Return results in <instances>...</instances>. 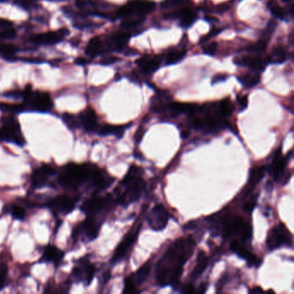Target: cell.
<instances>
[{
  "instance_id": "cell-1",
  "label": "cell",
  "mask_w": 294,
  "mask_h": 294,
  "mask_svg": "<svg viewBox=\"0 0 294 294\" xmlns=\"http://www.w3.org/2000/svg\"><path fill=\"white\" fill-rule=\"evenodd\" d=\"M193 237H182L176 240L157 263V282L160 287L172 285L176 287L183 272V267L193 255L195 249Z\"/></svg>"
},
{
  "instance_id": "cell-2",
  "label": "cell",
  "mask_w": 294,
  "mask_h": 294,
  "mask_svg": "<svg viewBox=\"0 0 294 294\" xmlns=\"http://www.w3.org/2000/svg\"><path fill=\"white\" fill-rule=\"evenodd\" d=\"M98 170L99 168L93 164L69 163L63 167L58 181L67 188H77L85 182H91Z\"/></svg>"
},
{
  "instance_id": "cell-3",
  "label": "cell",
  "mask_w": 294,
  "mask_h": 294,
  "mask_svg": "<svg viewBox=\"0 0 294 294\" xmlns=\"http://www.w3.org/2000/svg\"><path fill=\"white\" fill-rule=\"evenodd\" d=\"M142 169L136 166H131L121 181L124 188V193L118 196V202L123 205H128L139 200L145 190V181L142 180Z\"/></svg>"
},
{
  "instance_id": "cell-4",
  "label": "cell",
  "mask_w": 294,
  "mask_h": 294,
  "mask_svg": "<svg viewBox=\"0 0 294 294\" xmlns=\"http://www.w3.org/2000/svg\"><path fill=\"white\" fill-rule=\"evenodd\" d=\"M222 233L225 237L238 236L244 242L252 237L251 226L239 217L226 218L222 223Z\"/></svg>"
},
{
  "instance_id": "cell-5",
  "label": "cell",
  "mask_w": 294,
  "mask_h": 294,
  "mask_svg": "<svg viewBox=\"0 0 294 294\" xmlns=\"http://www.w3.org/2000/svg\"><path fill=\"white\" fill-rule=\"evenodd\" d=\"M0 128V139L6 142H13L18 145H24L25 140L23 136L19 121L13 116H4Z\"/></svg>"
},
{
  "instance_id": "cell-6",
  "label": "cell",
  "mask_w": 294,
  "mask_h": 294,
  "mask_svg": "<svg viewBox=\"0 0 294 294\" xmlns=\"http://www.w3.org/2000/svg\"><path fill=\"white\" fill-rule=\"evenodd\" d=\"M266 244L269 250H274L283 246L291 247L293 245V236L284 224H279L269 230Z\"/></svg>"
},
{
  "instance_id": "cell-7",
  "label": "cell",
  "mask_w": 294,
  "mask_h": 294,
  "mask_svg": "<svg viewBox=\"0 0 294 294\" xmlns=\"http://www.w3.org/2000/svg\"><path fill=\"white\" fill-rule=\"evenodd\" d=\"M156 9V3L150 0H131L116 12L117 17L129 18L131 16L143 17Z\"/></svg>"
},
{
  "instance_id": "cell-8",
  "label": "cell",
  "mask_w": 294,
  "mask_h": 294,
  "mask_svg": "<svg viewBox=\"0 0 294 294\" xmlns=\"http://www.w3.org/2000/svg\"><path fill=\"white\" fill-rule=\"evenodd\" d=\"M23 98L29 106L37 112L46 113L50 111L53 107V101L47 92H34L30 89H26L25 91H23Z\"/></svg>"
},
{
  "instance_id": "cell-9",
  "label": "cell",
  "mask_w": 294,
  "mask_h": 294,
  "mask_svg": "<svg viewBox=\"0 0 294 294\" xmlns=\"http://www.w3.org/2000/svg\"><path fill=\"white\" fill-rule=\"evenodd\" d=\"M292 153L293 151L291 150L288 156L282 157L281 156V148H279L278 150L274 153L272 163L270 164L269 167V175H271L272 178L277 181H281L282 180H285L284 183H287L288 176L287 177V175L285 174V168L287 167L288 160L292 157ZM288 178H290V177H288Z\"/></svg>"
},
{
  "instance_id": "cell-10",
  "label": "cell",
  "mask_w": 294,
  "mask_h": 294,
  "mask_svg": "<svg viewBox=\"0 0 294 294\" xmlns=\"http://www.w3.org/2000/svg\"><path fill=\"white\" fill-rule=\"evenodd\" d=\"M150 270H151V262H147L132 275L129 276L124 283V294L136 293L137 292L136 287L139 285H142L148 279Z\"/></svg>"
},
{
  "instance_id": "cell-11",
  "label": "cell",
  "mask_w": 294,
  "mask_h": 294,
  "mask_svg": "<svg viewBox=\"0 0 294 294\" xmlns=\"http://www.w3.org/2000/svg\"><path fill=\"white\" fill-rule=\"evenodd\" d=\"M169 215L162 204H157L148 215L149 226L155 231H160L166 228Z\"/></svg>"
},
{
  "instance_id": "cell-12",
  "label": "cell",
  "mask_w": 294,
  "mask_h": 294,
  "mask_svg": "<svg viewBox=\"0 0 294 294\" xmlns=\"http://www.w3.org/2000/svg\"><path fill=\"white\" fill-rule=\"evenodd\" d=\"M113 201L112 195L106 196L92 197L87 200L81 206V211L87 214L93 215L109 206Z\"/></svg>"
},
{
  "instance_id": "cell-13",
  "label": "cell",
  "mask_w": 294,
  "mask_h": 294,
  "mask_svg": "<svg viewBox=\"0 0 294 294\" xmlns=\"http://www.w3.org/2000/svg\"><path fill=\"white\" fill-rule=\"evenodd\" d=\"M140 229H141V226L139 225L136 228L135 227L133 230H131V232L128 233L127 235L125 236L124 240L118 245V247L116 248V251L113 255V262H119L120 260H122L127 254L128 252L130 251L133 246V244H135V242L136 241V237H137Z\"/></svg>"
},
{
  "instance_id": "cell-14",
  "label": "cell",
  "mask_w": 294,
  "mask_h": 294,
  "mask_svg": "<svg viewBox=\"0 0 294 294\" xmlns=\"http://www.w3.org/2000/svg\"><path fill=\"white\" fill-rule=\"evenodd\" d=\"M48 205L52 211L57 213L68 214L75 207V200L71 197L60 195L51 200Z\"/></svg>"
},
{
  "instance_id": "cell-15",
  "label": "cell",
  "mask_w": 294,
  "mask_h": 294,
  "mask_svg": "<svg viewBox=\"0 0 294 294\" xmlns=\"http://www.w3.org/2000/svg\"><path fill=\"white\" fill-rule=\"evenodd\" d=\"M65 36V29H61L59 31H50V32L37 34L33 36L30 38V41L34 44L52 45L61 42Z\"/></svg>"
},
{
  "instance_id": "cell-16",
  "label": "cell",
  "mask_w": 294,
  "mask_h": 294,
  "mask_svg": "<svg viewBox=\"0 0 294 294\" xmlns=\"http://www.w3.org/2000/svg\"><path fill=\"white\" fill-rule=\"evenodd\" d=\"M55 169L50 165H43L33 172L31 182L34 187H42L47 183L51 175L55 174Z\"/></svg>"
},
{
  "instance_id": "cell-17",
  "label": "cell",
  "mask_w": 294,
  "mask_h": 294,
  "mask_svg": "<svg viewBox=\"0 0 294 294\" xmlns=\"http://www.w3.org/2000/svg\"><path fill=\"white\" fill-rule=\"evenodd\" d=\"M80 118V122L83 124L86 131L97 133L99 125L98 123V116L94 110L91 107H88L81 113Z\"/></svg>"
},
{
  "instance_id": "cell-18",
  "label": "cell",
  "mask_w": 294,
  "mask_h": 294,
  "mask_svg": "<svg viewBox=\"0 0 294 294\" xmlns=\"http://www.w3.org/2000/svg\"><path fill=\"white\" fill-rule=\"evenodd\" d=\"M94 266L91 264L90 262H85L82 265L75 267L73 269V274L77 280L87 281L88 284L91 283V280L94 276Z\"/></svg>"
},
{
  "instance_id": "cell-19",
  "label": "cell",
  "mask_w": 294,
  "mask_h": 294,
  "mask_svg": "<svg viewBox=\"0 0 294 294\" xmlns=\"http://www.w3.org/2000/svg\"><path fill=\"white\" fill-rule=\"evenodd\" d=\"M234 62L237 65L247 66L255 71H261V72L264 71V69L269 63L268 60H264L260 57H253V56H245L243 58L235 59Z\"/></svg>"
},
{
  "instance_id": "cell-20",
  "label": "cell",
  "mask_w": 294,
  "mask_h": 294,
  "mask_svg": "<svg viewBox=\"0 0 294 294\" xmlns=\"http://www.w3.org/2000/svg\"><path fill=\"white\" fill-rule=\"evenodd\" d=\"M99 227L92 218H88L78 227L77 232L84 233L89 240H94L98 235Z\"/></svg>"
},
{
  "instance_id": "cell-21",
  "label": "cell",
  "mask_w": 294,
  "mask_h": 294,
  "mask_svg": "<svg viewBox=\"0 0 294 294\" xmlns=\"http://www.w3.org/2000/svg\"><path fill=\"white\" fill-rule=\"evenodd\" d=\"M170 15H175V18L177 17L181 19V25L185 28H188L190 26L193 25V23L195 22L197 19L196 12L189 8H184Z\"/></svg>"
},
{
  "instance_id": "cell-22",
  "label": "cell",
  "mask_w": 294,
  "mask_h": 294,
  "mask_svg": "<svg viewBox=\"0 0 294 294\" xmlns=\"http://www.w3.org/2000/svg\"><path fill=\"white\" fill-rule=\"evenodd\" d=\"M136 64L141 68L143 72L150 73H154L155 71H157V69L159 68L160 61L157 57L150 58V57L145 56V57H141V58L138 59L136 61Z\"/></svg>"
},
{
  "instance_id": "cell-23",
  "label": "cell",
  "mask_w": 294,
  "mask_h": 294,
  "mask_svg": "<svg viewBox=\"0 0 294 294\" xmlns=\"http://www.w3.org/2000/svg\"><path fill=\"white\" fill-rule=\"evenodd\" d=\"M63 256H64L63 251L60 250L59 249L53 245H48L44 249L42 260L44 262H55V264H57L62 261Z\"/></svg>"
},
{
  "instance_id": "cell-24",
  "label": "cell",
  "mask_w": 294,
  "mask_h": 294,
  "mask_svg": "<svg viewBox=\"0 0 294 294\" xmlns=\"http://www.w3.org/2000/svg\"><path fill=\"white\" fill-rule=\"evenodd\" d=\"M208 263H209V260L206 254H204V251H200L197 257L196 265L191 273V277L193 280H196L197 278H199L202 274V272L206 269Z\"/></svg>"
},
{
  "instance_id": "cell-25",
  "label": "cell",
  "mask_w": 294,
  "mask_h": 294,
  "mask_svg": "<svg viewBox=\"0 0 294 294\" xmlns=\"http://www.w3.org/2000/svg\"><path fill=\"white\" fill-rule=\"evenodd\" d=\"M127 126H123V125H110L106 124L103 126H99L97 131L101 136H107V135H115L121 137L124 134V131L126 130Z\"/></svg>"
},
{
  "instance_id": "cell-26",
  "label": "cell",
  "mask_w": 294,
  "mask_h": 294,
  "mask_svg": "<svg viewBox=\"0 0 294 294\" xmlns=\"http://www.w3.org/2000/svg\"><path fill=\"white\" fill-rule=\"evenodd\" d=\"M287 54L285 47L277 46L272 49L271 55L268 59V62L275 64H281L287 61Z\"/></svg>"
},
{
  "instance_id": "cell-27",
  "label": "cell",
  "mask_w": 294,
  "mask_h": 294,
  "mask_svg": "<svg viewBox=\"0 0 294 294\" xmlns=\"http://www.w3.org/2000/svg\"><path fill=\"white\" fill-rule=\"evenodd\" d=\"M230 249L237 254L239 257L243 258L245 261H249L251 258L253 257L254 254H251L249 250L244 245L241 244L238 241H233L230 244Z\"/></svg>"
},
{
  "instance_id": "cell-28",
  "label": "cell",
  "mask_w": 294,
  "mask_h": 294,
  "mask_svg": "<svg viewBox=\"0 0 294 294\" xmlns=\"http://www.w3.org/2000/svg\"><path fill=\"white\" fill-rule=\"evenodd\" d=\"M130 39V34L127 32H118L116 33L114 36L112 37V44L114 49H123L126 44L128 40Z\"/></svg>"
},
{
  "instance_id": "cell-29",
  "label": "cell",
  "mask_w": 294,
  "mask_h": 294,
  "mask_svg": "<svg viewBox=\"0 0 294 294\" xmlns=\"http://www.w3.org/2000/svg\"><path fill=\"white\" fill-rule=\"evenodd\" d=\"M266 173V167L264 166L253 167L249 173V184L251 186L257 185L259 182L262 181Z\"/></svg>"
},
{
  "instance_id": "cell-30",
  "label": "cell",
  "mask_w": 294,
  "mask_h": 294,
  "mask_svg": "<svg viewBox=\"0 0 294 294\" xmlns=\"http://www.w3.org/2000/svg\"><path fill=\"white\" fill-rule=\"evenodd\" d=\"M102 49V42L98 37H93L88 44L86 53L90 57H95L100 53Z\"/></svg>"
},
{
  "instance_id": "cell-31",
  "label": "cell",
  "mask_w": 294,
  "mask_h": 294,
  "mask_svg": "<svg viewBox=\"0 0 294 294\" xmlns=\"http://www.w3.org/2000/svg\"><path fill=\"white\" fill-rule=\"evenodd\" d=\"M240 82L246 88H254L261 81V76L259 74H244L238 78Z\"/></svg>"
},
{
  "instance_id": "cell-32",
  "label": "cell",
  "mask_w": 294,
  "mask_h": 294,
  "mask_svg": "<svg viewBox=\"0 0 294 294\" xmlns=\"http://www.w3.org/2000/svg\"><path fill=\"white\" fill-rule=\"evenodd\" d=\"M233 111H234V106H233L231 101L228 98L222 100L218 104V112L223 116H230L231 113H233Z\"/></svg>"
},
{
  "instance_id": "cell-33",
  "label": "cell",
  "mask_w": 294,
  "mask_h": 294,
  "mask_svg": "<svg viewBox=\"0 0 294 294\" xmlns=\"http://www.w3.org/2000/svg\"><path fill=\"white\" fill-rule=\"evenodd\" d=\"M269 10L271 11L274 17L278 19H284L286 17V11H284L283 8L276 2L275 0H270L269 2Z\"/></svg>"
},
{
  "instance_id": "cell-34",
  "label": "cell",
  "mask_w": 294,
  "mask_h": 294,
  "mask_svg": "<svg viewBox=\"0 0 294 294\" xmlns=\"http://www.w3.org/2000/svg\"><path fill=\"white\" fill-rule=\"evenodd\" d=\"M185 50L171 51L166 56V63L168 65L169 64H175L180 61H181L182 59L185 57Z\"/></svg>"
},
{
  "instance_id": "cell-35",
  "label": "cell",
  "mask_w": 294,
  "mask_h": 294,
  "mask_svg": "<svg viewBox=\"0 0 294 294\" xmlns=\"http://www.w3.org/2000/svg\"><path fill=\"white\" fill-rule=\"evenodd\" d=\"M18 50H19L18 47L13 44H0V55H4V56H7V57L13 56L15 53H17Z\"/></svg>"
},
{
  "instance_id": "cell-36",
  "label": "cell",
  "mask_w": 294,
  "mask_h": 294,
  "mask_svg": "<svg viewBox=\"0 0 294 294\" xmlns=\"http://www.w3.org/2000/svg\"><path fill=\"white\" fill-rule=\"evenodd\" d=\"M62 119L65 122V124L68 126L70 129L74 130L76 128L80 127V123L78 122L76 116H73L72 114L69 113H65L62 116Z\"/></svg>"
},
{
  "instance_id": "cell-37",
  "label": "cell",
  "mask_w": 294,
  "mask_h": 294,
  "mask_svg": "<svg viewBox=\"0 0 294 294\" xmlns=\"http://www.w3.org/2000/svg\"><path fill=\"white\" fill-rule=\"evenodd\" d=\"M268 46V40L262 38L260 41H258L256 44H251L248 47V50L253 51V52H262L265 50L266 47Z\"/></svg>"
},
{
  "instance_id": "cell-38",
  "label": "cell",
  "mask_w": 294,
  "mask_h": 294,
  "mask_svg": "<svg viewBox=\"0 0 294 294\" xmlns=\"http://www.w3.org/2000/svg\"><path fill=\"white\" fill-rule=\"evenodd\" d=\"M187 2V0H165L161 3V8L165 10H169L173 8L177 7L181 4H185Z\"/></svg>"
},
{
  "instance_id": "cell-39",
  "label": "cell",
  "mask_w": 294,
  "mask_h": 294,
  "mask_svg": "<svg viewBox=\"0 0 294 294\" xmlns=\"http://www.w3.org/2000/svg\"><path fill=\"white\" fill-rule=\"evenodd\" d=\"M17 35L16 29L13 28H6V29H0V40H10L14 38Z\"/></svg>"
},
{
  "instance_id": "cell-40",
  "label": "cell",
  "mask_w": 294,
  "mask_h": 294,
  "mask_svg": "<svg viewBox=\"0 0 294 294\" xmlns=\"http://www.w3.org/2000/svg\"><path fill=\"white\" fill-rule=\"evenodd\" d=\"M142 21H143V19L142 17H136V19H128L122 23L121 27L123 29H130V28H133L135 26L139 25Z\"/></svg>"
},
{
  "instance_id": "cell-41",
  "label": "cell",
  "mask_w": 294,
  "mask_h": 294,
  "mask_svg": "<svg viewBox=\"0 0 294 294\" xmlns=\"http://www.w3.org/2000/svg\"><path fill=\"white\" fill-rule=\"evenodd\" d=\"M11 215L15 219H19V220H23L25 218V210L23 207L19 205H13L11 208Z\"/></svg>"
},
{
  "instance_id": "cell-42",
  "label": "cell",
  "mask_w": 294,
  "mask_h": 294,
  "mask_svg": "<svg viewBox=\"0 0 294 294\" xmlns=\"http://www.w3.org/2000/svg\"><path fill=\"white\" fill-rule=\"evenodd\" d=\"M0 108L6 112H12V113H19L23 109L22 105H16V104H0Z\"/></svg>"
},
{
  "instance_id": "cell-43",
  "label": "cell",
  "mask_w": 294,
  "mask_h": 294,
  "mask_svg": "<svg viewBox=\"0 0 294 294\" xmlns=\"http://www.w3.org/2000/svg\"><path fill=\"white\" fill-rule=\"evenodd\" d=\"M8 268L4 263H0V290H2L4 287L5 280L7 278Z\"/></svg>"
},
{
  "instance_id": "cell-44",
  "label": "cell",
  "mask_w": 294,
  "mask_h": 294,
  "mask_svg": "<svg viewBox=\"0 0 294 294\" xmlns=\"http://www.w3.org/2000/svg\"><path fill=\"white\" fill-rule=\"evenodd\" d=\"M276 26H277V23H276L275 21L274 20H270L269 21V23H268V25L266 27L265 31H264V34H263V38L266 39V40H268L267 38L268 37H271V35H272V33L275 30Z\"/></svg>"
},
{
  "instance_id": "cell-45",
  "label": "cell",
  "mask_w": 294,
  "mask_h": 294,
  "mask_svg": "<svg viewBox=\"0 0 294 294\" xmlns=\"http://www.w3.org/2000/svg\"><path fill=\"white\" fill-rule=\"evenodd\" d=\"M217 49H218V44L216 43H211L204 47L203 51L205 55H214L215 53L217 52Z\"/></svg>"
},
{
  "instance_id": "cell-46",
  "label": "cell",
  "mask_w": 294,
  "mask_h": 294,
  "mask_svg": "<svg viewBox=\"0 0 294 294\" xmlns=\"http://www.w3.org/2000/svg\"><path fill=\"white\" fill-rule=\"evenodd\" d=\"M14 1L15 3L19 6L24 9H29L36 4L37 0H14Z\"/></svg>"
},
{
  "instance_id": "cell-47",
  "label": "cell",
  "mask_w": 294,
  "mask_h": 294,
  "mask_svg": "<svg viewBox=\"0 0 294 294\" xmlns=\"http://www.w3.org/2000/svg\"><path fill=\"white\" fill-rule=\"evenodd\" d=\"M255 206H256V198H254V199L249 200L248 202L244 204V211H245V212H248V213H251L252 211H254Z\"/></svg>"
},
{
  "instance_id": "cell-48",
  "label": "cell",
  "mask_w": 294,
  "mask_h": 294,
  "mask_svg": "<svg viewBox=\"0 0 294 294\" xmlns=\"http://www.w3.org/2000/svg\"><path fill=\"white\" fill-rule=\"evenodd\" d=\"M237 102L239 104L240 107L242 109H246L248 106V96L246 95H238L237 96Z\"/></svg>"
},
{
  "instance_id": "cell-49",
  "label": "cell",
  "mask_w": 294,
  "mask_h": 294,
  "mask_svg": "<svg viewBox=\"0 0 294 294\" xmlns=\"http://www.w3.org/2000/svg\"><path fill=\"white\" fill-rule=\"evenodd\" d=\"M117 61H118V58H116L115 56H107V57L102 59L101 64H103V65H112Z\"/></svg>"
},
{
  "instance_id": "cell-50",
  "label": "cell",
  "mask_w": 294,
  "mask_h": 294,
  "mask_svg": "<svg viewBox=\"0 0 294 294\" xmlns=\"http://www.w3.org/2000/svg\"><path fill=\"white\" fill-rule=\"evenodd\" d=\"M227 74L226 73H218V74H216L214 77H213V79L211 80V83L216 84L218 83V82H222V81H225V80L227 79Z\"/></svg>"
},
{
  "instance_id": "cell-51",
  "label": "cell",
  "mask_w": 294,
  "mask_h": 294,
  "mask_svg": "<svg viewBox=\"0 0 294 294\" xmlns=\"http://www.w3.org/2000/svg\"><path fill=\"white\" fill-rule=\"evenodd\" d=\"M11 26H12V23L10 21L5 20V19H0V29L10 28Z\"/></svg>"
},
{
  "instance_id": "cell-52",
  "label": "cell",
  "mask_w": 294,
  "mask_h": 294,
  "mask_svg": "<svg viewBox=\"0 0 294 294\" xmlns=\"http://www.w3.org/2000/svg\"><path fill=\"white\" fill-rule=\"evenodd\" d=\"M181 293L193 294V293H195V290H194V287L192 285H186L185 287H182Z\"/></svg>"
},
{
  "instance_id": "cell-53",
  "label": "cell",
  "mask_w": 294,
  "mask_h": 294,
  "mask_svg": "<svg viewBox=\"0 0 294 294\" xmlns=\"http://www.w3.org/2000/svg\"><path fill=\"white\" fill-rule=\"evenodd\" d=\"M75 62H76V64H80V65H85V64H87L88 63V61L87 59L82 58V57H80V58H77L75 60Z\"/></svg>"
},
{
  "instance_id": "cell-54",
  "label": "cell",
  "mask_w": 294,
  "mask_h": 294,
  "mask_svg": "<svg viewBox=\"0 0 294 294\" xmlns=\"http://www.w3.org/2000/svg\"><path fill=\"white\" fill-rule=\"evenodd\" d=\"M142 136H143V132H142V131H141V130H139V131H138L137 133L136 134V142H140V141H141V139H142Z\"/></svg>"
},
{
  "instance_id": "cell-55",
  "label": "cell",
  "mask_w": 294,
  "mask_h": 294,
  "mask_svg": "<svg viewBox=\"0 0 294 294\" xmlns=\"http://www.w3.org/2000/svg\"><path fill=\"white\" fill-rule=\"evenodd\" d=\"M262 292H264V291L262 290L261 287H255L254 289H252V290L249 291V293H262Z\"/></svg>"
},
{
  "instance_id": "cell-56",
  "label": "cell",
  "mask_w": 294,
  "mask_h": 294,
  "mask_svg": "<svg viewBox=\"0 0 294 294\" xmlns=\"http://www.w3.org/2000/svg\"><path fill=\"white\" fill-rule=\"evenodd\" d=\"M282 1L285 2V3H287V2H290L291 0H282Z\"/></svg>"
},
{
  "instance_id": "cell-57",
  "label": "cell",
  "mask_w": 294,
  "mask_h": 294,
  "mask_svg": "<svg viewBox=\"0 0 294 294\" xmlns=\"http://www.w3.org/2000/svg\"><path fill=\"white\" fill-rule=\"evenodd\" d=\"M50 1H65V0H50Z\"/></svg>"
},
{
  "instance_id": "cell-58",
  "label": "cell",
  "mask_w": 294,
  "mask_h": 294,
  "mask_svg": "<svg viewBox=\"0 0 294 294\" xmlns=\"http://www.w3.org/2000/svg\"><path fill=\"white\" fill-rule=\"evenodd\" d=\"M4 1H6V0H0V2H4Z\"/></svg>"
}]
</instances>
